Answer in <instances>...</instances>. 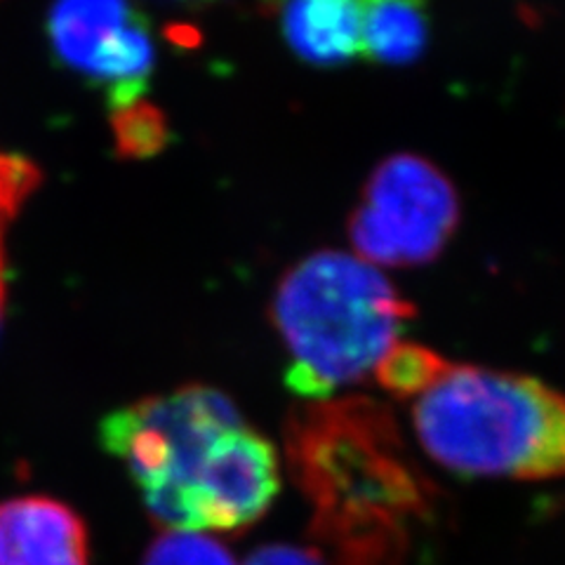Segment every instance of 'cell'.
Listing matches in <instances>:
<instances>
[{"mask_svg": "<svg viewBox=\"0 0 565 565\" xmlns=\"http://www.w3.org/2000/svg\"><path fill=\"white\" fill-rule=\"evenodd\" d=\"M99 438L130 471L149 514L172 530L241 533L280 490L271 440L212 386L191 384L118 408L99 424Z\"/></svg>", "mask_w": 565, "mask_h": 565, "instance_id": "cell-1", "label": "cell"}, {"mask_svg": "<svg viewBox=\"0 0 565 565\" xmlns=\"http://www.w3.org/2000/svg\"><path fill=\"white\" fill-rule=\"evenodd\" d=\"M286 459L311 507V535L338 565H403L434 488L382 403L307 401L286 422Z\"/></svg>", "mask_w": 565, "mask_h": 565, "instance_id": "cell-2", "label": "cell"}, {"mask_svg": "<svg viewBox=\"0 0 565 565\" xmlns=\"http://www.w3.org/2000/svg\"><path fill=\"white\" fill-rule=\"evenodd\" d=\"M413 401L417 440L438 467L483 479L565 476V396L550 384L448 361Z\"/></svg>", "mask_w": 565, "mask_h": 565, "instance_id": "cell-3", "label": "cell"}, {"mask_svg": "<svg viewBox=\"0 0 565 565\" xmlns=\"http://www.w3.org/2000/svg\"><path fill=\"white\" fill-rule=\"evenodd\" d=\"M415 307L361 257L318 250L280 278L271 321L290 356L288 386L307 401L375 375Z\"/></svg>", "mask_w": 565, "mask_h": 565, "instance_id": "cell-4", "label": "cell"}, {"mask_svg": "<svg viewBox=\"0 0 565 565\" xmlns=\"http://www.w3.org/2000/svg\"><path fill=\"white\" fill-rule=\"evenodd\" d=\"M459 224L455 184L427 158L394 153L373 170L349 220L363 262L424 267L446 250Z\"/></svg>", "mask_w": 565, "mask_h": 565, "instance_id": "cell-5", "label": "cell"}, {"mask_svg": "<svg viewBox=\"0 0 565 565\" xmlns=\"http://www.w3.org/2000/svg\"><path fill=\"white\" fill-rule=\"evenodd\" d=\"M47 39L64 66L104 87L111 114L145 99L156 45L132 0H55Z\"/></svg>", "mask_w": 565, "mask_h": 565, "instance_id": "cell-6", "label": "cell"}, {"mask_svg": "<svg viewBox=\"0 0 565 565\" xmlns=\"http://www.w3.org/2000/svg\"><path fill=\"white\" fill-rule=\"evenodd\" d=\"M0 565H90L85 523L39 494L0 502Z\"/></svg>", "mask_w": 565, "mask_h": 565, "instance_id": "cell-7", "label": "cell"}, {"mask_svg": "<svg viewBox=\"0 0 565 565\" xmlns=\"http://www.w3.org/2000/svg\"><path fill=\"white\" fill-rule=\"evenodd\" d=\"M370 0H282V39L313 66H344L363 57V22Z\"/></svg>", "mask_w": 565, "mask_h": 565, "instance_id": "cell-8", "label": "cell"}, {"mask_svg": "<svg viewBox=\"0 0 565 565\" xmlns=\"http://www.w3.org/2000/svg\"><path fill=\"white\" fill-rule=\"evenodd\" d=\"M429 43V14L424 0H370L363 22V57L408 66Z\"/></svg>", "mask_w": 565, "mask_h": 565, "instance_id": "cell-9", "label": "cell"}, {"mask_svg": "<svg viewBox=\"0 0 565 565\" xmlns=\"http://www.w3.org/2000/svg\"><path fill=\"white\" fill-rule=\"evenodd\" d=\"M446 363L448 361L444 356H438L427 347L398 342L377 365L375 380L388 394L398 398H417L440 375Z\"/></svg>", "mask_w": 565, "mask_h": 565, "instance_id": "cell-10", "label": "cell"}, {"mask_svg": "<svg viewBox=\"0 0 565 565\" xmlns=\"http://www.w3.org/2000/svg\"><path fill=\"white\" fill-rule=\"evenodd\" d=\"M114 139L120 156L145 158L168 145V122L161 109L139 99L128 109L111 114Z\"/></svg>", "mask_w": 565, "mask_h": 565, "instance_id": "cell-11", "label": "cell"}, {"mask_svg": "<svg viewBox=\"0 0 565 565\" xmlns=\"http://www.w3.org/2000/svg\"><path fill=\"white\" fill-rule=\"evenodd\" d=\"M141 565H236L226 546L193 530H170L156 537Z\"/></svg>", "mask_w": 565, "mask_h": 565, "instance_id": "cell-12", "label": "cell"}, {"mask_svg": "<svg viewBox=\"0 0 565 565\" xmlns=\"http://www.w3.org/2000/svg\"><path fill=\"white\" fill-rule=\"evenodd\" d=\"M41 184V170L22 153L0 149V232L17 217L31 193Z\"/></svg>", "mask_w": 565, "mask_h": 565, "instance_id": "cell-13", "label": "cell"}, {"mask_svg": "<svg viewBox=\"0 0 565 565\" xmlns=\"http://www.w3.org/2000/svg\"><path fill=\"white\" fill-rule=\"evenodd\" d=\"M245 565H328L318 550L292 544H269L257 550Z\"/></svg>", "mask_w": 565, "mask_h": 565, "instance_id": "cell-14", "label": "cell"}, {"mask_svg": "<svg viewBox=\"0 0 565 565\" xmlns=\"http://www.w3.org/2000/svg\"><path fill=\"white\" fill-rule=\"evenodd\" d=\"M6 234L8 232H0V328H3V316H6Z\"/></svg>", "mask_w": 565, "mask_h": 565, "instance_id": "cell-15", "label": "cell"}]
</instances>
